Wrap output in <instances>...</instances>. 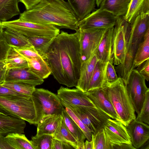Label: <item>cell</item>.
Instances as JSON below:
<instances>
[{
    "instance_id": "obj_1",
    "label": "cell",
    "mask_w": 149,
    "mask_h": 149,
    "mask_svg": "<svg viewBox=\"0 0 149 149\" xmlns=\"http://www.w3.org/2000/svg\"><path fill=\"white\" fill-rule=\"evenodd\" d=\"M79 35V28L73 33L61 31L44 58L54 78L68 87H76L79 77L82 62Z\"/></svg>"
},
{
    "instance_id": "obj_2",
    "label": "cell",
    "mask_w": 149,
    "mask_h": 149,
    "mask_svg": "<svg viewBox=\"0 0 149 149\" xmlns=\"http://www.w3.org/2000/svg\"><path fill=\"white\" fill-rule=\"evenodd\" d=\"M19 19L38 24L53 25L59 29L77 31L79 20L68 2L64 0H42L20 14Z\"/></svg>"
},
{
    "instance_id": "obj_3",
    "label": "cell",
    "mask_w": 149,
    "mask_h": 149,
    "mask_svg": "<svg viewBox=\"0 0 149 149\" xmlns=\"http://www.w3.org/2000/svg\"><path fill=\"white\" fill-rule=\"evenodd\" d=\"M0 110L35 125L38 124L43 116L40 104L32 95L0 97Z\"/></svg>"
},
{
    "instance_id": "obj_4",
    "label": "cell",
    "mask_w": 149,
    "mask_h": 149,
    "mask_svg": "<svg viewBox=\"0 0 149 149\" xmlns=\"http://www.w3.org/2000/svg\"><path fill=\"white\" fill-rule=\"evenodd\" d=\"M102 89L126 127L136 119L134 108L122 79L119 77L114 82H108Z\"/></svg>"
},
{
    "instance_id": "obj_5",
    "label": "cell",
    "mask_w": 149,
    "mask_h": 149,
    "mask_svg": "<svg viewBox=\"0 0 149 149\" xmlns=\"http://www.w3.org/2000/svg\"><path fill=\"white\" fill-rule=\"evenodd\" d=\"M3 29L22 34L26 37H54L60 33V29L52 25L38 24L19 19L1 22Z\"/></svg>"
},
{
    "instance_id": "obj_6",
    "label": "cell",
    "mask_w": 149,
    "mask_h": 149,
    "mask_svg": "<svg viewBox=\"0 0 149 149\" xmlns=\"http://www.w3.org/2000/svg\"><path fill=\"white\" fill-rule=\"evenodd\" d=\"M131 30V25L124 16L117 17L112 38L111 57L113 63L118 65L123 62L127 49Z\"/></svg>"
},
{
    "instance_id": "obj_7",
    "label": "cell",
    "mask_w": 149,
    "mask_h": 149,
    "mask_svg": "<svg viewBox=\"0 0 149 149\" xmlns=\"http://www.w3.org/2000/svg\"><path fill=\"white\" fill-rule=\"evenodd\" d=\"M61 101L63 106L70 109L92 134L102 127L107 120L111 118L108 115L96 107L75 106Z\"/></svg>"
},
{
    "instance_id": "obj_8",
    "label": "cell",
    "mask_w": 149,
    "mask_h": 149,
    "mask_svg": "<svg viewBox=\"0 0 149 149\" xmlns=\"http://www.w3.org/2000/svg\"><path fill=\"white\" fill-rule=\"evenodd\" d=\"M125 85L135 112L138 115L142 107L146 93L149 88L146 86L145 80L134 69Z\"/></svg>"
},
{
    "instance_id": "obj_9",
    "label": "cell",
    "mask_w": 149,
    "mask_h": 149,
    "mask_svg": "<svg viewBox=\"0 0 149 149\" xmlns=\"http://www.w3.org/2000/svg\"><path fill=\"white\" fill-rule=\"evenodd\" d=\"M117 17L110 12L100 8L91 12L78 23L81 29H108L115 26Z\"/></svg>"
},
{
    "instance_id": "obj_10",
    "label": "cell",
    "mask_w": 149,
    "mask_h": 149,
    "mask_svg": "<svg viewBox=\"0 0 149 149\" xmlns=\"http://www.w3.org/2000/svg\"><path fill=\"white\" fill-rule=\"evenodd\" d=\"M79 29V42L83 61L88 59L93 54L108 29Z\"/></svg>"
},
{
    "instance_id": "obj_11",
    "label": "cell",
    "mask_w": 149,
    "mask_h": 149,
    "mask_svg": "<svg viewBox=\"0 0 149 149\" xmlns=\"http://www.w3.org/2000/svg\"><path fill=\"white\" fill-rule=\"evenodd\" d=\"M40 104L43 116L61 114L63 108L61 101L57 95L43 88H35L32 95Z\"/></svg>"
},
{
    "instance_id": "obj_12",
    "label": "cell",
    "mask_w": 149,
    "mask_h": 149,
    "mask_svg": "<svg viewBox=\"0 0 149 149\" xmlns=\"http://www.w3.org/2000/svg\"><path fill=\"white\" fill-rule=\"evenodd\" d=\"M57 95L61 100L74 106L96 107L85 93L77 88L71 89L61 86L57 91Z\"/></svg>"
},
{
    "instance_id": "obj_13",
    "label": "cell",
    "mask_w": 149,
    "mask_h": 149,
    "mask_svg": "<svg viewBox=\"0 0 149 149\" xmlns=\"http://www.w3.org/2000/svg\"><path fill=\"white\" fill-rule=\"evenodd\" d=\"M103 127L106 136L111 142L132 144L126 127L121 122L110 118Z\"/></svg>"
},
{
    "instance_id": "obj_14",
    "label": "cell",
    "mask_w": 149,
    "mask_h": 149,
    "mask_svg": "<svg viewBox=\"0 0 149 149\" xmlns=\"http://www.w3.org/2000/svg\"><path fill=\"white\" fill-rule=\"evenodd\" d=\"M131 144L135 149H140L149 139V125L135 119L126 126Z\"/></svg>"
},
{
    "instance_id": "obj_15",
    "label": "cell",
    "mask_w": 149,
    "mask_h": 149,
    "mask_svg": "<svg viewBox=\"0 0 149 149\" xmlns=\"http://www.w3.org/2000/svg\"><path fill=\"white\" fill-rule=\"evenodd\" d=\"M85 93L96 107L108 115L111 118L122 123L102 88L95 89Z\"/></svg>"
},
{
    "instance_id": "obj_16",
    "label": "cell",
    "mask_w": 149,
    "mask_h": 149,
    "mask_svg": "<svg viewBox=\"0 0 149 149\" xmlns=\"http://www.w3.org/2000/svg\"><path fill=\"white\" fill-rule=\"evenodd\" d=\"M4 82H23L36 86L42 84L44 80L34 73L28 68L8 70Z\"/></svg>"
},
{
    "instance_id": "obj_17",
    "label": "cell",
    "mask_w": 149,
    "mask_h": 149,
    "mask_svg": "<svg viewBox=\"0 0 149 149\" xmlns=\"http://www.w3.org/2000/svg\"><path fill=\"white\" fill-rule=\"evenodd\" d=\"M139 44L128 43L127 51L123 62L114 68L118 77L123 80L125 85L128 81L132 71L134 69V60Z\"/></svg>"
},
{
    "instance_id": "obj_18",
    "label": "cell",
    "mask_w": 149,
    "mask_h": 149,
    "mask_svg": "<svg viewBox=\"0 0 149 149\" xmlns=\"http://www.w3.org/2000/svg\"><path fill=\"white\" fill-rule=\"evenodd\" d=\"M130 25V32L128 42L139 44L149 30V13H141Z\"/></svg>"
},
{
    "instance_id": "obj_19",
    "label": "cell",
    "mask_w": 149,
    "mask_h": 149,
    "mask_svg": "<svg viewBox=\"0 0 149 149\" xmlns=\"http://www.w3.org/2000/svg\"><path fill=\"white\" fill-rule=\"evenodd\" d=\"M26 126L25 120L0 112V134L6 136L13 133L23 134Z\"/></svg>"
},
{
    "instance_id": "obj_20",
    "label": "cell",
    "mask_w": 149,
    "mask_h": 149,
    "mask_svg": "<svg viewBox=\"0 0 149 149\" xmlns=\"http://www.w3.org/2000/svg\"><path fill=\"white\" fill-rule=\"evenodd\" d=\"M98 60L95 52L88 59L82 61L80 76L75 87L84 93L86 92L96 64Z\"/></svg>"
},
{
    "instance_id": "obj_21",
    "label": "cell",
    "mask_w": 149,
    "mask_h": 149,
    "mask_svg": "<svg viewBox=\"0 0 149 149\" xmlns=\"http://www.w3.org/2000/svg\"><path fill=\"white\" fill-rule=\"evenodd\" d=\"M61 114H54L43 116L37 124L36 136L42 134L52 135L60 123Z\"/></svg>"
},
{
    "instance_id": "obj_22",
    "label": "cell",
    "mask_w": 149,
    "mask_h": 149,
    "mask_svg": "<svg viewBox=\"0 0 149 149\" xmlns=\"http://www.w3.org/2000/svg\"><path fill=\"white\" fill-rule=\"evenodd\" d=\"M114 27L107 29L95 52L98 60L107 63L111 57Z\"/></svg>"
},
{
    "instance_id": "obj_23",
    "label": "cell",
    "mask_w": 149,
    "mask_h": 149,
    "mask_svg": "<svg viewBox=\"0 0 149 149\" xmlns=\"http://www.w3.org/2000/svg\"><path fill=\"white\" fill-rule=\"evenodd\" d=\"M107 63L98 60L93 72L87 91L102 88L108 82L106 74Z\"/></svg>"
},
{
    "instance_id": "obj_24",
    "label": "cell",
    "mask_w": 149,
    "mask_h": 149,
    "mask_svg": "<svg viewBox=\"0 0 149 149\" xmlns=\"http://www.w3.org/2000/svg\"><path fill=\"white\" fill-rule=\"evenodd\" d=\"M131 0H103L100 8L107 11L116 17L126 14Z\"/></svg>"
},
{
    "instance_id": "obj_25",
    "label": "cell",
    "mask_w": 149,
    "mask_h": 149,
    "mask_svg": "<svg viewBox=\"0 0 149 149\" xmlns=\"http://www.w3.org/2000/svg\"><path fill=\"white\" fill-rule=\"evenodd\" d=\"M79 21L95 10L96 0H68Z\"/></svg>"
},
{
    "instance_id": "obj_26",
    "label": "cell",
    "mask_w": 149,
    "mask_h": 149,
    "mask_svg": "<svg viewBox=\"0 0 149 149\" xmlns=\"http://www.w3.org/2000/svg\"><path fill=\"white\" fill-rule=\"evenodd\" d=\"M149 13V0H131L124 19L132 24L135 18L141 13Z\"/></svg>"
},
{
    "instance_id": "obj_27",
    "label": "cell",
    "mask_w": 149,
    "mask_h": 149,
    "mask_svg": "<svg viewBox=\"0 0 149 149\" xmlns=\"http://www.w3.org/2000/svg\"><path fill=\"white\" fill-rule=\"evenodd\" d=\"M61 115L69 130L77 141L78 149H83L84 143L86 137L83 132L64 108Z\"/></svg>"
},
{
    "instance_id": "obj_28",
    "label": "cell",
    "mask_w": 149,
    "mask_h": 149,
    "mask_svg": "<svg viewBox=\"0 0 149 149\" xmlns=\"http://www.w3.org/2000/svg\"><path fill=\"white\" fill-rule=\"evenodd\" d=\"M25 58L27 61L29 69L41 79L47 78L51 74V70L42 57Z\"/></svg>"
},
{
    "instance_id": "obj_29",
    "label": "cell",
    "mask_w": 149,
    "mask_h": 149,
    "mask_svg": "<svg viewBox=\"0 0 149 149\" xmlns=\"http://www.w3.org/2000/svg\"><path fill=\"white\" fill-rule=\"evenodd\" d=\"M19 0H0V21H6L20 14Z\"/></svg>"
},
{
    "instance_id": "obj_30",
    "label": "cell",
    "mask_w": 149,
    "mask_h": 149,
    "mask_svg": "<svg viewBox=\"0 0 149 149\" xmlns=\"http://www.w3.org/2000/svg\"><path fill=\"white\" fill-rule=\"evenodd\" d=\"M3 61L8 70L29 68L26 59L12 47H10L5 59Z\"/></svg>"
},
{
    "instance_id": "obj_31",
    "label": "cell",
    "mask_w": 149,
    "mask_h": 149,
    "mask_svg": "<svg viewBox=\"0 0 149 149\" xmlns=\"http://www.w3.org/2000/svg\"><path fill=\"white\" fill-rule=\"evenodd\" d=\"M52 136L54 139L68 143L74 149H78L77 141L69 130L62 117L58 127Z\"/></svg>"
},
{
    "instance_id": "obj_32",
    "label": "cell",
    "mask_w": 149,
    "mask_h": 149,
    "mask_svg": "<svg viewBox=\"0 0 149 149\" xmlns=\"http://www.w3.org/2000/svg\"><path fill=\"white\" fill-rule=\"evenodd\" d=\"M3 34L9 45L15 48L33 46L27 38L23 35L10 30L6 29Z\"/></svg>"
},
{
    "instance_id": "obj_33",
    "label": "cell",
    "mask_w": 149,
    "mask_h": 149,
    "mask_svg": "<svg viewBox=\"0 0 149 149\" xmlns=\"http://www.w3.org/2000/svg\"><path fill=\"white\" fill-rule=\"evenodd\" d=\"M149 59V30L144 35L142 41L139 44L134 60V68Z\"/></svg>"
},
{
    "instance_id": "obj_34",
    "label": "cell",
    "mask_w": 149,
    "mask_h": 149,
    "mask_svg": "<svg viewBox=\"0 0 149 149\" xmlns=\"http://www.w3.org/2000/svg\"><path fill=\"white\" fill-rule=\"evenodd\" d=\"M26 37L39 54L44 58L56 36Z\"/></svg>"
},
{
    "instance_id": "obj_35",
    "label": "cell",
    "mask_w": 149,
    "mask_h": 149,
    "mask_svg": "<svg viewBox=\"0 0 149 149\" xmlns=\"http://www.w3.org/2000/svg\"><path fill=\"white\" fill-rule=\"evenodd\" d=\"M7 142L13 149H35L31 140L23 134L13 133L5 136Z\"/></svg>"
},
{
    "instance_id": "obj_36",
    "label": "cell",
    "mask_w": 149,
    "mask_h": 149,
    "mask_svg": "<svg viewBox=\"0 0 149 149\" xmlns=\"http://www.w3.org/2000/svg\"><path fill=\"white\" fill-rule=\"evenodd\" d=\"M93 149H112V143L106 136L103 126L92 134Z\"/></svg>"
},
{
    "instance_id": "obj_37",
    "label": "cell",
    "mask_w": 149,
    "mask_h": 149,
    "mask_svg": "<svg viewBox=\"0 0 149 149\" xmlns=\"http://www.w3.org/2000/svg\"><path fill=\"white\" fill-rule=\"evenodd\" d=\"M1 85L20 94L31 96L36 88L34 86L21 82H4Z\"/></svg>"
},
{
    "instance_id": "obj_38",
    "label": "cell",
    "mask_w": 149,
    "mask_h": 149,
    "mask_svg": "<svg viewBox=\"0 0 149 149\" xmlns=\"http://www.w3.org/2000/svg\"><path fill=\"white\" fill-rule=\"evenodd\" d=\"M53 139L52 135L45 134L33 136L31 141L35 149H52Z\"/></svg>"
},
{
    "instance_id": "obj_39",
    "label": "cell",
    "mask_w": 149,
    "mask_h": 149,
    "mask_svg": "<svg viewBox=\"0 0 149 149\" xmlns=\"http://www.w3.org/2000/svg\"><path fill=\"white\" fill-rule=\"evenodd\" d=\"M135 119L149 124V90L146 93L142 107Z\"/></svg>"
},
{
    "instance_id": "obj_40",
    "label": "cell",
    "mask_w": 149,
    "mask_h": 149,
    "mask_svg": "<svg viewBox=\"0 0 149 149\" xmlns=\"http://www.w3.org/2000/svg\"><path fill=\"white\" fill-rule=\"evenodd\" d=\"M65 108L68 114L82 131L87 140L91 141L92 134L88 128L70 109L67 107Z\"/></svg>"
},
{
    "instance_id": "obj_41",
    "label": "cell",
    "mask_w": 149,
    "mask_h": 149,
    "mask_svg": "<svg viewBox=\"0 0 149 149\" xmlns=\"http://www.w3.org/2000/svg\"><path fill=\"white\" fill-rule=\"evenodd\" d=\"M13 48L25 58H31L42 57L35 49L33 46L21 48Z\"/></svg>"
},
{
    "instance_id": "obj_42",
    "label": "cell",
    "mask_w": 149,
    "mask_h": 149,
    "mask_svg": "<svg viewBox=\"0 0 149 149\" xmlns=\"http://www.w3.org/2000/svg\"><path fill=\"white\" fill-rule=\"evenodd\" d=\"M3 29L2 26L0 27V61H3L5 59L10 48L6 41Z\"/></svg>"
},
{
    "instance_id": "obj_43",
    "label": "cell",
    "mask_w": 149,
    "mask_h": 149,
    "mask_svg": "<svg viewBox=\"0 0 149 149\" xmlns=\"http://www.w3.org/2000/svg\"><path fill=\"white\" fill-rule=\"evenodd\" d=\"M113 59L111 58L107 63L106 74L108 82L112 83L116 81L119 78L113 65Z\"/></svg>"
},
{
    "instance_id": "obj_44",
    "label": "cell",
    "mask_w": 149,
    "mask_h": 149,
    "mask_svg": "<svg viewBox=\"0 0 149 149\" xmlns=\"http://www.w3.org/2000/svg\"><path fill=\"white\" fill-rule=\"evenodd\" d=\"M136 69L141 75L147 81L149 80V59L139 65Z\"/></svg>"
},
{
    "instance_id": "obj_45",
    "label": "cell",
    "mask_w": 149,
    "mask_h": 149,
    "mask_svg": "<svg viewBox=\"0 0 149 149\" xmlns=\"http://www.w3.org/2000/svg\"><path fill=\"white\" fill-rule=\"evenodd\" d=\"M26 95L20 94L0 84V97L7 98L14 96H25Z\"/></svg>"
},
{
    "instance_id": "obj_46",
    "label": "cell",
    "mask_w": 149,
    "mask_h": 149,
    "mask_svg": "<svg viewBox=\"0 0 149 149\" xmlns=\"http://www.w3.org/2000/svg\"><path fill=\"white\" fill-rule=\"evenodd\" d=\"M74 148L69 144L54 139L52 144V149H70Z\"/></svg>"
},
{
    "instance_id": "obj_47",
    "label": "cell",
    "mask_w": 149,
    "mask_h": 149,
    "mask_svg": "<svg viewBox=\"0 0 149 149\" xmlns=\"http://www.w3.org/2000/svg\"><path fill=\"white\" fill-rule=\"evenodd\" d=\"M42 0H19L25 6L26 10H29L32 8Z\"/></svg>"
},
{
    "instance_id": "obj_48",
    "label": "cell",
    "mask_w": 149,
    "mask_h": 149,
    "mask_svg": "<svg viewBox=\"0 0 149 149\" xmlns=\"http://www.w3.org/2000/svg\"><path fill=\"white\" fill-rule=\"evenodd\" d=\"M8 69L3 61H0V84L5 81Z\"/></svg>"
},
{
    "instance_id": "obj_49",
    "label": "cell",
    "mask_w": 149,
    "mask_h": 149,
    "mask_svg": "<svg viewBox=\"0 0 149 149\" xmlns=\"http://www.w3.org/2000/svg\"><path fill=\"white\" fill-rule=\"evenodd\" d=\"M112 143V149H135L132 144Z\"/></svg>"
},
{
    "instance_id": "obj_50",
    "label": "cell",
    "mask_w": 149,
    "mask_h": 149,
    "mask_svg": "<svg viewBox=\"0 0 149 149\" xmlns=\"http://www.w3.org/2000/svg\"><path fill=\"white\" fill-rule=\"evenodd\" d=\"M5 136L0 134V149H13L5 139Z\"/></svg>"
},
{
    "instance_id": "obj_51",
    "label": "cell",
    "mask_w": 149,
    "mask_h": 149,
    "mask_svg": "<svg viewBox=\"0 0 149 149\" xmlns=\"http://www.w3.org/2000/svg\"><path fill=\"white\" fill-rule=\"evenodd\" d=\"M83 149H93V143L92 141H89L87 140L84 142Z\"/></svg>"
},
{
    "instance_id": "obj_52",
    "label": "cell",
    "mask_w": 149,
    "mask_h": 149,
    "mask_svg": "<svg viewBox=\"0 0 149 149\" xmlns=\"http://www.w3.org/2000/svg\"><path fill=\"white\" fill-rule=\"evenodd\" d=\"M149 140H148L143 145V146L140 148V149H149Z\"/></svg>"
},
{
    "instance_id": "obj_53",
    "label": "cell",
    "mask_w": 149,
    "mask_h": 149,
    "mask_svg": "<svg viewBox=\"0 0 149 149\" xmlns=\"http://www.w3.org/2000/svg\"><path fill=\"white\" fill-rule=\"evenodd\" d=\"M103 0H96V5L98 7H100L101 3Z\"/></svg>"
},
{
    "instance_id": "obj_54",
    "label": "cell",
    "mask_w": 149,
    "mask_h": 149,
    "mask_svg": "<svg viewBox=\"0 0 149 149\" xmlns=\"http://www.w3.org/2000/svg\"><path fill=\"white\" fill-rule=\"evenodd\" d=\"M2 26L1 25V22L0 21V27Z\"/></svg>"
},
{
    "instance_id": "obj_55",
    "label": "cell",
    "mask_w": 149,
    "mask_h": 149,
    "mask_svg": "<svg viewBox=\"0 0 149 149\" xmlns=\"http://www.w3.org/2000/svg\"><path fill=\"white\" fill-rule=\"evenodd\" d=\"M1 112L0 111V112Z\"/></svg>"
}]
</instances>
